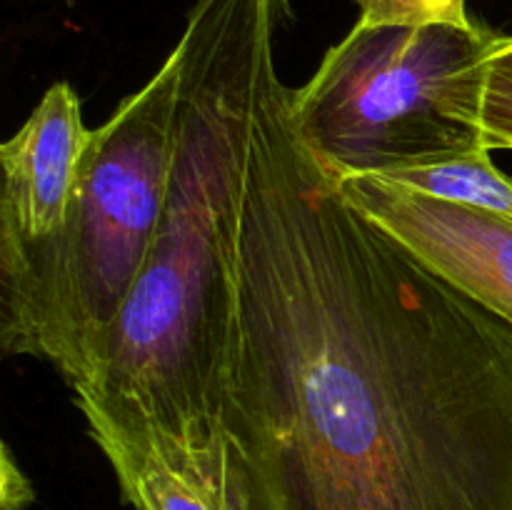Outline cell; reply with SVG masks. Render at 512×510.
<instances>
[{
    "label": "cell",
    "instance_id": "cell-7",
    "mask_svg": "<svg viewBox=\"0 0 512 510\" xmlns=\"http://www.w3.org/2000/svg\"><path fill=\"white\" fill-rule=\"evenodd\" d=\"M105 458L133 510H240L228 493L170 468L158 455L120 450Z\"/></svg>",
    "mask_w": 512,
    "mask_h": 510
},
{
    "label": "cell",
    "instance_id": "cell-4",
    "mask_svg": "<svg viewBox=\"0 0 512 510\" xmlns=\"http://www.w3.org/2000/svg\"><path fill=\"white\" fill-rule=\"evenodd\" d=\"M500 33L468 25L358 20L290 90L295 133L333 180L388 175L485 148V60Z\"/></svg>",
    "mask_w": 512,
    "mask_h": 510
},
{
    "label": "cell",
    "instance_id": "cell-2",
    "mask_svg": "<svg viewBox=\"0 0 512 510\" xmlns=\"http://www.w3.org/2000/svg\"><path fill=\"white\" fill-rule=\"evenodd\" d=\"M288 15V0L190 8L175 43L178 140L158 235L93 373L73 390L103 455H158L230 498L220 413L233 248L260 93Z\"/></svg>",
    "mask_w": 512,
    "mask_h": 510
},
{
    "label": "cell",
    "instance_id": "cell-1",
    "mask_svg": "<svg viewBox=\"0 0 512 510\" xmlns=\"http://www.w3.org/2000/svg\"><path fill=\"white\" fill-rule=\"evenodd\" d=\"M260 93L220 433L243 510H512V325L420 263Z\"/></svg>",
    "mask_w": 512,
    "mask_h": 510
},
{
    "label": "cell",
    "instance_id": "cell-8",
    "mask_svg": "<svg viewBox=\"0 0 512 510\" xmlns=\"http://www.w3.org/2000/svg\"><path fill=\"white\" fill-rule=\"evenodd\" d=\"M383 178V175H380ZM388 180L433 198L473 205L512 220V180L490 160V150L448 160V163L420 165L388 175Z\"/></svg>",
    "mask_w": 512,
    "mask_h": 510
},
{
    "label": "cell",
    "instance_id": "cell-11",
    "mask_svg": "<svg viewBox=\"0 0 512 510\" xmlns=\"http://www.w3.org/2000/svg\"><path fill=\"white\" fill-rule=\"evenodd\" d=\"M33 500V490L20 468L15 465L13 453L5 445L3 448V510H23Z\"/></svg>",
    "mask_w": 512,
    "mask_h": 510
},
{
    "label": "cell",
    "instance_id": "cell-10",
    "mask_svg": "<svg viewBox=\"0 0 512 510\" xmlns=\"http://www.w3.org/2000/svg\"><path fill=\"white\" fill-rule=\"evenodd\" d=\"M370 25H468L465 0H355Z\"/></svg>",
    "mask_w": 512,
    "mask_h": 510
},
{
    "label": "cell",
    "instance_id": "cell-5",
    "mask_svg": "<svg viewBox=\"0 0 512 510\" xmlns=\"http://www.w3.org/2000/svg\"><path fill=\"white\" fill-rule=\"evenodd\" d=\"M335 183L350 205L420 263L512 325L510 218L433 198L380 175H355Z\"/></svg>",
    "mask_w": 512,
    "mask_h": 510
},
{
    "label": "cell",
    "instance_id": "cell-3",
    "mask_svg": "<svg viewBox=\"0 0 512 510\" xmlns=\"http://www.w3.org/2000/svg\"><path fill=\"white\" fill-rule=\"evenodd\" d=\"M178 48L93 130L68 215L43 238H0V345L83 385L153 250L178 140Z\"/></svg>",
    "mask_w": 512,
    "mask_h": 510
},
{
    "label": "cell",
    "instance_id": "cell-6",
    "mask_svg": "<svg viewBox=\"0 0 512 510\" xmlns=\"http://www.w3.org/2000/svg\"><path fill=\"white\" fill-rule=\"evenodd\" d=\"M93 130L73 85L58 80L40 95L13 138L0 145V238H43L68 215Z\"/></svg>",
    "mask_w": 512,
    "mask_h": 510
},
{
    "label": "cell",
    "instance_id": "cell-9",
    "mask_svg": "<svg viewBox=\"0 0 512 510\" xmlns=\"http://www.w3.org/2000/svg\"><path fill=\"white\" fill-rule=\"evenodd\" d=\"M483 140L488 150H512V35H500L485 60Z\"/></svg>",
    "mask_w": 512,
    "mask_h": 510
}]
</instances>
